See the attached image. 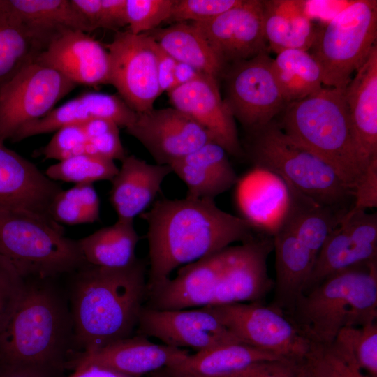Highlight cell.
<instances>
[{"mask_svg": "<svg viewBox=\"0 0 377 377\" xmlns=\"http://www.w3.org/2000/svg\"><path fill=\"white\" fill-rule=\"evenodd\" d=\"M377 1H353L316 30L309 52L318 63L323 85L344 89L376 45Z\"/></svg>", "mask_w": 377, "mask_h": 377, "instance_id": "8", "label": "cell"}, {"mask_svg": "<svg viewBox=\"0 0 377 377\" xmlns=\"http://www.w3.org/2000/svg\"><path fill=\"white\" fill-rule=\"evenodd\" d=\"M135 334L156 338L168 346L195 353L241 343L205 307L158 310L143 306Z\"/></svg>", "mask_w": 377, "mask_h": 377, "instance_id": "13", "label": "cell"}, {"mask_svg": "<svg viewBox=\"0 0 377 377\" xmlns=\"http://www.w3.org/2000/svg\"><path fill=\"white\" fill-rule=\"evenodd\" d=\"M126 25V0H101L99 28L119 31Z\"/></svg>", "mask_w": 377, "mask_h": 377, "instance_id": "48", "label": "cell"}, {"mask_svg": "<svg viewBox=\"0 0 377 377\" xmlns=\"http://www.w3.org/2000/svg\"><path fill=\"white\" fill-rule=\"evenodd\" d=\"M73 369L68 377H132L94 365H80Z\"/></svg>", "mask_w": 377, "mask_h": 377, "instance_id": "52", "label": "cell"}, {"mask_svg": "<svg viewBox=\"0 0 377 377\" xmlns=\"http://www.w3.org/2000/svg\"><path fill=\"white\" fill-rule=\"evenodd\" d=\"M243 343L302 362L310 341L281 310L260 302L205 306Z\"/></svg>", "mask_w": 377, "mask_h": 377, "instance_id": "9", "label": "cell"}, {"mask_svg": "<svg viewBox=\"0 0 377 377\" xmlns=\"http://www.w3.org/2000/svg\"><path fill=\"white\" fill-rule=\"evenodd\" d=\"M170 166L148 163L134 155L126 156L111 181L110 201L117 220L133 222L154 203Z\"/></svg>", "mask_w": 377, "mask_h": 377, "instance_id": "26", "label": "cell"}, {"mask_svg": "<svg viewBox=\"0 0 377 377\" xmlns=\"http://www.w3.org/2000/svg\"><path fill=\"white\" fill-rule=\"evenodd\" d=\"M333 342L345 348L360 369L370 377H377V324L344 327Z\"/></svg>", "mask_w": 377, "mask_h": 377, "instance_id": "40", "label": "cell"}, {"mask_svg": "<svg viewBox=\"0 0 377 377\" xmlns=\"http://www.w3.org/2000/svg\"><path fill=\"white\" fill-rule=\"evenodd\" d=\"M1 2L48 44L66 31H91L71 0H1Z\"/></svg>", "mask_w": 377, "mask_h": 377, "instance_id": "30", "label": "cell"}, {"mask_svg": "<svg viewBox=\"0 0 377 377\" xmlns=\"http://www.w3.org/2000/svg\"><path fill=\"white\" fill-rule=\"evenodd\" d=\"M312 343L331 344L341 330L377 318V258L339 271L302 294L286 314Z\"/></svg>", "mask_w": 377, "mask_h": 377, "instance_id": "4", "label": "cell"}, {"mask_svg": "<svg viewBox=\"0 0 377 377\" xmlns=\"http://www.w3.org/2000/svg\"><path fill=\"white\" fill-rule=\"evenodd\" d=\"M71 3L87 21L91 31L99 28L101 0H71Z\"/></svg>", "mask_w": 377, "mask_h": 377, "instance_id": "50", "label": "cell"}, {"mask_svg": "<svg viewBox=\"0 0 377 377\" xmlns=\"http://www.w3.org/2000/svg\"><path fill=\"white\" fill-rule=\"evenodd\" d=\"M139 239L133 222L117 220L114 224L102 228L77 242L87 264L124 268L138 260L135 249Z\"/></svg>", "mask_w": 377, "mask_h": 377, "instance_id": "34", "label": "cell"}, {"mask_svg": "<svg viewBox=\"0 0 377 377\" xmlns=\"http://www.w3.org/2000/svg\"><path fill=\"white\" fill-rule=\"evenodd\" d=\"M191 23L225 66L269 50L261 0H241L212 19Z\"/></svg>", "mask_w": 377, "mask_h": 377, "instance_id": "15", "label": "cell"}, {"mask_svg": "<svg viewBox=\"0 0 377 377\" xmlns=\"http://www.w3.org/2000/svg\"><path fill=\"white\" fill-rule=\"evenodd\" d=\"M61 190L34 163L0 143V212L25 210L51 217V204Z\"/></svg>", "mask_w": 377, "mask_h": 377, "instance_id": "22", "label": "cell"}, {"mask_svg": "<svg viewBox=\"0 0 377 377\" xmlns=\"http://www.w3.org/2000/svg\"><path fill=\"white\" fill-rule=\"evenodd\" d=\"M50 215L59 223L75 225L98 220L100 200L93 184H76L61 190L53 200Z\"/></svg>", "mask_w": 377, "mask_h": 377, "instance_id": "37", "label": "cell"}, {"mask_svg": "<svg viewBox=\"0 0 377 377\" xmlns=\"http://www.w3.org/2000/svg\"><path fill=\"white\" fill-rule=\"evenodd\" d=\"M344 89L323 86L288 103L277 121L290 138L330 164L353 191L364 172L354 140Z\"/></svg>", "mask_w": 377, "mask_h": 377, "instance_id": "5", "label": "cell"}, {"mask_svg": "<svg viewBox=\"0 0 377 377\" xmlns=\"http://www.w3.org/2000/svg\"><path fill=\"white\" fill-rule=\"evenodd\" d=\"M286 360L243 343L188 354L171 366L184 377H227L258 362Z\"/></svg>", "mask_w": 377, "mask_h": 377, "instance_id": "32", "label": "cell"}, {"mask_svg": "<svg viewBox=\"0 0 377 377\" xmlns=\"http://www.w3.org/2000/svg\"><path fill=\"white\" fill-rule=\"evenodd\" d=\"M136 112L120 97L101 92L84 93L45 116L21 126L10 139L13 142L27 138L55 131L65 126L83 124L92 119H105L119 128H127L134 121Z\"/></svg>", "mask_w": 377, "mask_h": 377, "instance_id": "24", "label": "cell"}, {"mask_svg": "<svg viewBox=\"0 0 377 377\" xmlns=\"http://www.w3.org/2000/svg\"><path fill=\"white\" fill-rule=\"evenodd\" d=\"M290 190L292 208L283 228L290 230L316 258L348 212L319 205L294 189Z\"/></svg>", "mask_w": 377, "mask_h": 377, "instance_id": "35", "label": "cell"}, {"mask_svg": "<svg viewBox=\"0 0 377 377\" xmlns=\"http://www.w3.org/2000/svg\"><path fill=\"white\" fill-rule=\"evenodd\" d=\"M269 52L226 66L224 102L249 133L275 119L286 107L272 72Z\"/></svg>", "mask_w": 377, "mask_h": 377, "instance_id": "10", "label": "cell"}, {"mask_svg": "<svg viewBox=\"0 0 377 377\" xmlns=\"http://www.w3.org/2000/svg\"><path fill=\"white\" fill-rule=\"evenodd\" d=\"M157 43L144 33L117 31L106 44L110 61L109 84L135 112L154 108L161 94L157 77Z\"/></svg>", "mask_w": 377, "mask_h": 377, "instance_id": "12", "label": "cell"}, {"mask_svg": "<svg viewBox=\"0 0 377 377\" xmlns=\"http://www.w3.org/2000/svg\"><path fill=\"white\" fill-rule=\"evenodd\" d=\"M157 77L161 94L175 87L174 71L177 61L158 44L156 47Z\"/></svg>", "mask_w": 377, "mask_h": 377, "instance_id": "49", "label": "cell"}, {"mask_svg": "<svg viewBox=\"0 0 377 377\" xmlns=\"http://www.w3.org/2000/svg\"><path fill=\"white\" fill-rule=\"evenodd\" d=\"M201 74L202 73H200L192 66L177 61L174 71L175 87L193 81Z\"/></svg>", "mask_w": 377, "mask_h": 377, "instance_id": "53", "label": "cell"}, {"mask_svg": "<svg viewBox=\"0 0 377 377\" xmlns=\"http://www.w3.org/2000/svg\"><path fill=\"white\" fill-rule=\"evenodd\" d=\"M264 31L269 50L276 54L288 49L309 51L316 29L303 1H263Z\"/></svg>", "mask_w": 377, "mask_h": 377, "instance_id": "29", "label": "cell"}, {"mask_svg": "<svg viewBox=\"0 0 377 377\" xmlns=\"http://www.w3.org/2000/svg\"><path fill=\"white\" fill-rule=\"evenodd\" d=\"M239 245L230 246L179 268L170 277L147 288L145 306L180 310L210 305L214 289L235 258Z\"/></svg>", "mask_w": 377, "mask_h": 377, "instance_id": "16", "label": "cell"}, {"mask_svg": "<svg viewBox=\"0 0 377 377\" xmlns=\"http://www.w3.org/2000/svg\"><path fill=\"white\" fill-rule=\"evenodd\" d=\"M67 293L53 279H28L22 298L0 333V362L58 376L75 355Z\"/></svg>", "mask_w": 377, "mask_h": 377, "instance_id": "3", "label": "cell"}, {"mask_svg": "<svg viewBox=\"0 0 377 377\" xmlns=\"http://www.w3.org/2000/svg\"><path fill=\"white\" fill-rule=\"evenodd\" d=\"M377 206V157L369 163L359 179L354 191V203L346 214L350 215L359 211Z\"/></svg>", "mask_w": 377, "mask_h": 377, "instance_id": "46", "label": "cell"}, {"mask_svg": "<svg viewBox=\"0 0 377 377\" xmlns=\"http://www.w3.org/2000/svg\"><path fill=\"white\" fill-rule=\"evenodd\" d=\"M186 185L189 198L212 200L235 186L239 177L228 153L209 142L170 166Z\"/></svg>", "mask_w": 377, "mask_h": 377, "instance_id": "27", "label": "cell"}, {"mask_svg": "<svg viewBox=\"0 0 377 377\" xmlns=\"http://www.w3.org/2000/svg\"><path fill=\"white\" fill-rule=\"evenodd\" d=\"M242 219L258 232L274 237L284 226L292 208L288 184L268 168L253 165L235 186Z\"/></svg>", "mask_w": 377, "mask_h": 377, "instance_id": "19", "label": "cell"}, {"mask_svg": "<svg viewBox=\"0 0 377 377\" xmlns=\"http://www.w3.org/2000/svg\"><path fill=\"white\" fill-rule=\"evenodd\" d=\"M35 62L57 71L76 84H109L108 50L82 31L62 32L48 44Z\"/></svg>", "mask_w": 377, "mask_h": 377, "instance_id": "21", "label": "cell"}, {"mask_svg": "<svg viewBox=\"0 0 377 377\" xmlns=\"http://www.w3.org/2000/svg\"><path fill=\"white\" fill-rule=\"evenodd\" d=\"M295 377H310L306 369L301 363Z\"/></svg>", "mask_w": 377, "mask_h": 377, "instance_id": "55", "label": "cell"}, {"mask_svg": "<svg viewBox=\"0 0 377 377\" xmlns=\"http://www.w3.org/2000/svg\"><path fill=\"white\" fill-rule=\"evenodd\" d=\"M301 363L288 360H264L227 377H295Z\"/></svg>", "mask_w": 377, "mask_h": 377, "instance_id": "47", "label": "cell"}, {"mask_svg": "<svg viewBox=\"0 0 377 377\" xmlns=\"http://www.w3.org/2000/svg\"><path fill=\"white\" fill-rule=\"evenodd\" d=\"M147 377H184L170 367H165L147 375Z\"/></svg>", "mask_w": 377, "mask_h": 377, "instance_id": "54", "label": "cell"}, {"mask_svg": "<svg viewBox=\"0 0 377 377\" xmlns=\"http://www.w3.org/2000/svg\"><path fill=\"white\" fill-rule=\"evenodd\" d=\"M47 45L0 0V90Z\"/></svg>", "mask_w": 377, "mask_h": 377, "instance_id": "33", "label": "cell"}, {"mask_svg": "<svg viewBox=\"0 0 377 377\" xmlns=\"http://www.w3.org/2000/svg\"><path fill=\"white\" fill-rule=\"evenodd\" d=\"M377 258V214L357 212L342 220L326 239L314 261L302 294L327 276Z\"/></svg>", "mask_w": 377, "mask_h": 377, "instance_id": "17", "label": "cell"}, {"mask_svg": "<svg viewBox=\"0 0 377 377\" xmlns=\"http://www.w3.org/2000/svg\"><path fill=\"white\" fill-rule=\"evenodd\" d=\"M77 84L57 71L33 63L0 90V143L25 124L45 116Z\"/></svg>", "mask_w": 377, "mask_h": 377, "instance_id": "11", "label": "cell"}, {"mask_svg": "<svg viewBox=\"0 0 377 377\" xmlns=\"http://www.w3.org/2000/svg\"><path fill=\"white\" fill-rule=\"evenodd\" d=\"M168 95L173 108L200 124L212 142L228 154L243 155L235 119L221 96L219 80L201 74L193 81L175 87Z\"/></svg>", "mask_w": 377, "mask_h": 377, "instance_id": "18", "label": "cell"}, {"mask_svg": "<svg viewBox=\"0 0 377 377\" xmlns=\"http://www.w3.org/2000/svg\"><path fill=\"white\" fill-rule=\"evenodd\" d=\"M175 0H126L128 31L133 34L147 33L167 22Z\"/></svg>", "mask_w": 377, "mask_h": 377, "instance_id": "42", "label": "cell"}, {"mask_svg": "<svg viewBox=\"0 0 377 377\" xmlns=\"http://www.w3.org/2000/svg\"><path fill=\"white\" fill-rule=\"evenodd\" d=\"M0 256L24 279H54L87 264L60 223L25 210L0 212Z\"/></svg>", "mask_w": 377, "mask_h": 377, "instance_id": "7", "label": "cell"}, {"mask_svg": "<svg viewBox=\"0 0 377 377\" xmlns=\"http://www.w3.org/2000/svg\"><path fill=\"white\" fill-rule=\"evenodd\" d=\"M249 135L247 148L253 165L269 169L319 205L346 212L351 209L353 192L336 170L286 135L276 119Z\"/></svg>", "mask_w": 377, "mask_h": 377, "instance_id": "6", "label": "cell"}, {"mask_svg": "<svg viewBox=\"0 0 377 377\" xmlns=\"http://www.w3.org/2000/svg\"><path fill=\"white\" fill-rule=\"evenodd\" d=\"M188 354L186 349L157 344L145 335L135 334L95 352L76 355L68 368L94 365L132 377H141L173 366Z\"/></svg>", "mask_w": 377, "mask_h": 377, "instance_id": "23", "label": "cell"}, {"mask_svg": "<svg viewBox=\"0 0 377 377\" xmlns=\"http://www.w3.org/2000/svg\"><path fill=\"white\" fill-rule=\"evenodd\" d=\"M302 364L310 377H370L353 357L335 342L311 343Z\"/></svg>", "mask_w": 377, "mask_h": 377, "instance_id": "38", "label": "cell"}, {"mask_svg": "<svg viewBox=\"0 0 377 377\" xmlns=\"http://www.w3.org/2000/svg\"><path fill=\"white\" fill-rule=\"evenodd\" d=\"M276 281L272 306L286 315L302 294L315 257L288 229L283 228L273 237Z\"/></svg>", "mask_w": 377, "mask_h": 377, "instance_id": "28", "label": "cell"}, {"mask_svg": "<svg viewBox=\"0 0 377 377\" xmlns=\"http://www.w3.org/2000/svg\"><path fill=\"white\" fill-rule=\"evenodd\" d=\"M140 218L147 225V288L169 279L182 266L259 234L214 200L187 196L158 200Z\"/></svg>", "mask_w": 377, "mask_h": 377, "instance_id": "1", "label": "cell"}, {"mask_svg": "<svg viewBox=\"0 0 377 377\" xmlns=\"http://www.w3.org/2000/svg\"><path fill=\"white\" fill-rule=\"evenodd\" d=\"M87 138L82 124H71L57 131L50 142L37 151L45 159L63 161L85 154Z\"/></svg>", "mask_w": 377, "mask_h": 377, "instance_id": "44", "label": "cell"}, {"mask_svg": "<svg viewBox=\"0 0 377 377\" xmlns=\"http://www.w3.org/2000/svg\"><path fill=\"white\" fill-rule=\"evenodd\" d=\"M273 237L261 233L241 243L239 251L219 281L210 305L260 302L272 286L267 260Z\"/></svg>", "mask_w": 377, "mask_h": 377, "instance_id": "20", "label": "cell"}, {"mask_svg": "<svg viewBox=\"0 0 377 377\" xmlns=\"http://www.w3.org/2000/svg\"><path fill=\"white\" fill-rule=\"evenodd\" d=\"M241 0H175L168 22H190L212 19Z\"/></svg>", "mask_w": 377, "mask_h": 377, "instance_id": "45", "label": "cell"}, {"mask_svg": "<svg viewBox=\"0 0 377 377\" xmlns=\"http://www.w3.org/2000/svg\"><path fill=\"white\" fill-rule=\"evenodd\" d=\"M0 377H52L28 367L0 362Z\"/></svg>", "mask_w": 377, "mask_h": 377, "instance_id": "51", "label": "cell"}, {"mask_svg": "<svg viewBox=\"0 0 377 377\" xmlns=\"http://www.w3.org/2000/svg\"><path fill=\"white\" fill-rule=\"evenodd\" d=\"M82 125L87 138L85 154L121 161L126 157L119 127L115 123L105 119H92Z\"/></svg>", "mask_w": 377, "mask_h": 377, "instance_id": "41", "label": "cell"}, {"mask_svg": "<svg viewBox=\"0 0 377 377\" xmlns=\"http://www.w3.org/2000/svg\"><path fill=\"white\" fill-rule=\"evenodd\" d=\"M125 130L161 165L170 166L212 142L200 124L173 107L136 112L134 121Z\"/></svg>", "mask_w": 377, "mask_h": 377, "instance_id": "14", "label": "cell"}, {"mask_svg": "<svg viewBox=\"0 0 377 377\" xmlns=\"http://www.w3.org/2000/svg\"><path fill=\"white\" fill-rule=\"evenodd\" d=\"M67 292L77 354L95 352L135 334L147 292V268L138 260L124 268L86 264Z\"/></svg>", "mask_w": 377, "mask_h": 377, "instance_id": "2", "label": "cell"}, {"mask_svg": "<svg viewBox=\"0 0 377 377\" xmlns=\"http://www.w3.org/2000/svg\"><path fill=\"white\" fill-rule=\"evenodd\" d=\"M353 135L364 170L377 157V45L343 91Z\"/></svg>", "mask_w": 377, "mask_h": 377, "instance_id": "25", "label": "cell"}, {"mask_svg": "<svg viewBox=\"0 0 377 377\" xmlns=\"http://www.w3.org/2000/svg\"><path fill=\"white\" fill-rule=\"evenodd\" d=\"M118 170L114 161L82 154L52 165L45 174L53 181L71 182L76 185L93 184L101 180L111 182Z\"/></svg>", "mask_w": 377, "mask_h": 377, "instance_id": "39", "label": "cell"}, {"mask_svg": "<svg viewBox=\"0 0 377 377\" xmlns=\"http://www.w3.org/2000/svg\"><path fill=\"white\" fill-rule=\"evenodd\" d=\"M25 286L26 279L0 256V333L15 313L22 298Z\"/></svg>", "mask_w": 377, "mask_h": 377, "instance_id": "43", "label": "cell"}, {"mask_svg": "<svg viewBox=\"0 0 377 377\" xmlns=\"http://www.w3.org/2000/svg\"><path fill=\"white\" fill-rule=\"evenodd\" d=\"M177 61L219 80L226 66L191 22H177L145 33Z\"/></svg>", "mask_w": 377, "mask_h": 377, "instance_id": "31", "label": "cell"}, {"mask_svg": "<svg viewBox=\"0 0 377 377\" xmlns=\"http://www.w3.org/2000/svg\"><path fill=\"white\" fill-rule=\"evenodd\" d=\"M272 68L287 103L301 100L323 86L320 68L309 51L283 50L272 59Z\"/></svg>", "mask_w": 377, "mask_h": 377, "instance_id": "36", "label": "cell"}]
</instances>
